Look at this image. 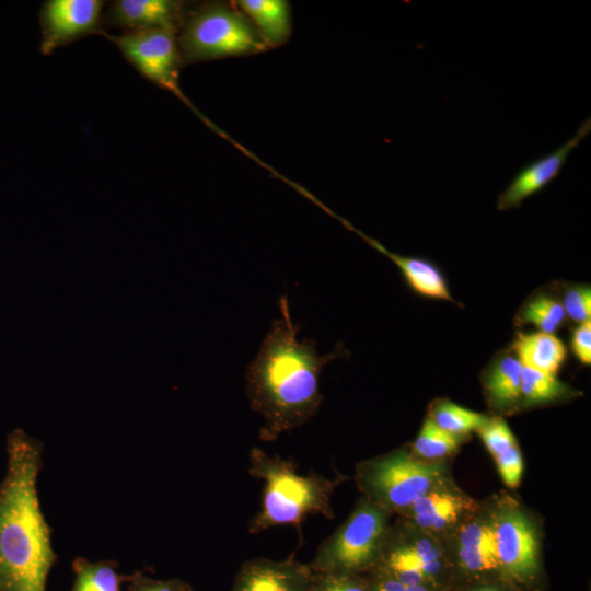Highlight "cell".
<instances>
[{"instance_id": "6da1fadb", "label": "cell", "mask_w": 591, "mask_h": 591, "mask_svg": "<svg viewBox=\"0 0 591 591\" xmlns=\"http://www.w3.org/2000/svg\"><path fill=\"white\" fill-rule=\"evenodd\" d=\"M279 309L280 316L273 321L245 374L247 398L264 419L260 438L267 441L303 426L317 413L323 402L321 373L347 354L336 346L320 355L314 340L299 339L287 296L279 300Z\"/></svg>"}, {"instance_id": "8992f818", "label": "cell", "mask_w": 591, "mask_h": 591, "mask_svg": "<svg viewBox=\"0 0 591 591\" xmlns=\"http://www.w3.org/2000/svg\"><path fill=\"white\" fill-rule=\"evenodd\" d=\"M177 35L183 65L262 53L267 48L234 5L211 2L187 12Z\"/></svg>"}, {"instance_id": "8fae6325", "label": "cell", "mask_w": 591, "mask_h": 591, "mask_svg": "<svg viewBox=\"0 0 591 591\" xmlns=\"http://www.w3.org/2000/svg\"><path fill=\"white\" fill-rule=\"evenodd\" d=\"M479 505L480 500L468 495L449 474L399 517L443 543Z\"/></svg>"}, {"instance_id": "4dcf8cb0", "label": "cell", "mask_w": 591, "mask_h": 591, "mask_svg": "<svg viewBox=\"0 0 591 591\" xmlns=\"http://www.w3.org/2000/svg\"><path fill=\"white\" fill-rule=\"evenodd\" d=\"M452 591H520L517 587L505 579H490L464 584Z\"/></svg>"}, {"instance_id": "9c48e42d", "label": "cell", "mask_w": 591, "mask_h": 591, "mask_svg": "<svg viewBox=\"0 0 591 591\" xmlns=\"http://www.w3.org/2000/svg\"><path fill=\"white\" fill-rule=\"evenodd\" d=\"M106 39L113 43L123 57L135 70L160 89L173 93L188 106L209 128L225 137L210 123L184 94L179 85V69L183 65L177 43V35L171 31L152 30L139 32H121L112 35L103 32Z\"/></svg>"}, {"instance_id": "f1b7e54d", "label": "cell", "mask_w": 591, "mask_h": 591, "mask_svg": "<svg viewBox=\"0 0 591 591\" xmlns=\"http://www.w3.org/2000/svg\"><path fill=\"white\" fill-rule=\"evenodd\" d=\"M571 350L577 360L584 364H591V320L579 323L571 334Z\"/></svg>"}, {"instance_id": "d6986e66", "label": "cell", "mask_w": 591, "mask_h": 591, "mask_svg": "<svg viewBox=\"0 0 591 591\" xmlns=\"http://www.w3.org/2000/svg\"><path fill=\"white\" fill-rule=\"evenodd\" d=\"M239 10L254 25L267 48L283 45L292 26L291 7L286 0H239Z\"/></svg>"}, {"instance_id": "4316f807", "label": "cell", "mask_w": 591, "mask_h": 591, "mask_svg": "<svg viewBox=\"0 0 591 591\" xmlns=\"http://www.w3.org/2000/svg\"><path fill=\"white\" fill-rule=\"evenodd\" d=\"M308 591H372L368 575L313 572Z\"/></svg>"}, {"instance_id": "2e32d148", "label": "cell", "mask_w": 591, "mask_h": 591, "mask_svg": "<svg viewBox=\"0 0 591 591\" xmlns=\"http://www.w3.org/2000/svg\"><path fill=\"white\" fill-rule=\"evenodd\" d=\"M522 364L508 348L496 352L480 373L489 414L505 418L520 412Z\"/></svg>"}, {"instance_id": "5bb4252c", "label": "cell", "mask_w": 591, "mask_h": 591, "mask_svg": "<svg viewBox=\"0 0 591 591\" xmlns=\"http://www.w3.org/2000/svg\"><path fill=\"white\" fill-rule=\"evenodd\" d=\"M187 12L174 0H115L103 14V30L123 32L164 30L177 34Z\"/></svg>"}, {"instance_id": "484cf974", "label": "cell", "mask_w": 591, "mask_h": 591, "mask_svg": "<svg viewBox=\"0 0 591 591\" xmlns=\"http://www.w3.org/2000/svg\"><path fill=\"white\" fill-rule=\"evenodd\" d=\"M485 448L495 459L507 454L518 445V440L502 417L490 415L487 422L476 432Z\"/></svg>"}, {"instance_id": "d4e9b609", "label": "cell", "mask_w": 591, "mask_h": 591, "mask_svg": "<svg viewBox=\"0 0 591 591\" xmlns=\"http://www.w3.org/2000/svg\"><path fill=\"white\" fill-rule=\"evenodd\" d=\"M567 320L582 323L591 320V287L586 283L566 282L554 286Z\"/></svg>"}, {"instance_id": "5b68a950", "label": "cell", "mask_w": 591, "mask_h": 591, "mask_svg": "<svg viewBox=\"0 0 591 591\" xmlns=\"http://www.w3.org/2000/svg\"><path fill=\"white\" fill-rule=\"evenodd\" d=\"M449 474L450 461L425 462L405 444L357 463L354 479L361 496L399 517Z\"/></svg>"}, {"instance_id": "603a6c76", "label": "cell", "mask_w": 591, "mask_h": 591, "mask_svg": "<svg viewBox=\"0 0 591 591\" xmlns=\"http://www.w3.org/2000/svg\"><path fill=\"white\" fill-rule=\"evenodd\" d=\"M470 437L451 434L438 427L426 416L413 443L408 444L412 453L425 462L450 461Z\"/></svg>"}, {"instance_id": "44dd1931", "label": "cell", "mask_w": 591, "mask_h": 591, "mask_svg": "<svg viewBox=\"0 0 591 591\" xmlns=\"http://www.w3.org/2000/svg\"><path fill=\"white\" fill-rule=\"evenodd\" d=\"M567 322L560 299L553 286L531 294L515 313L514 324L532 325L538 332L555 334Z\"/></svg>"}, {"instance_id": "52a82bcc", "label": "cell", "mask_w": 591, "mask_h": 591, "mask_svg": "<svg viewBox=\"0 0 591 591\" xmlns=\"http://www.w3.org/2000/svg\"><path fill=\"white\" fill-rule=\"evenodd\" d=\"M392 515L361 496L308 565L313 572L368 575L379 560Z\"/></svg>"}, {"instance_id": "1f68e13d", "label": "cell", "mask_w": 591, "mask_h": 591, "mask_svg": "<svg viewBox=\"0 0 591 591\" xmlns=\"http://www.w3.org/2000/svg\"><path fill=\"white\" fill-rule=\"evenodd\" d=\"M192 591H194V590H192Z\"/></svg>"}, {"instance_id": "ba28073f", "label": "cell", "mask_w": 591, "mask_h": 591, "mask_svg": "<svg viewBox=\"0 0 591 591\" xmlns=\"http://www.w3.org/2000/svg\"><path fill=\"white\" fill-rule=\"evenodd\" d=\"M372 571L437 591L453 589L444 544L401 517L390 524Z\"/></svg>"}, {"instance_id": "7c38bea8", "label": "cell", "mask_w": 591, "mask_h": 591, "mask_svg": "<svg viewBox=\"0 0 591 591\" xmlns=\"http://www.w3.org/2000/svg\"><path fill=\"white\" fill-rule=\"evenodd\" d=\"M106 2L103 0H47L39 10V49L50 55L90 35H101Z\"/></svg>"}, {"instance_id": "83f0119b", "label": "cell", "mask_w": 591, "mask_h": 591, "mask_svg": "<svg viewBox=\"0 0 591 591\" xmlns=\"http://www.w3.org/2000/svg\"><path fill=\"white\" fill-rule=\"evenodd\" d=\"M127 591H192L190 584L179 578L157 579L148 576L143 570H136L129 575L126 582Z\"/></svg>"}, {"instance_id": "7402d4cb", "label": "cell", "mask_w": 591, "mask_h": 591, "mask_svg": "<svg viewBox=\"0 0 591 591\" xmlns=\"http://www.w3.org/2000/svg\"><path fill=\"white\" fill-rule=\"evenodd\" d=\"M115 560L91 561L85 557H76L71 563V591H120L129 575L118 572Z\"/></svg>"}, {"instance_id": "277c9868", "label": "cell", "mask_w": 591, "mask_h": 591, "mask_svg": "<svg viewBox=\"0 0 591 591\" xmlns=\"http://www.w3.org/2000/svg\"><path fill=\"white\" fill-rule=\"evenodd\" d=\"M544 532L517 496L495 494V545L501 578L520 591H546Z\"/></svg>"}, {"instance_id": "9a60e30c", "label": "cell", "mask_w": 591, "mask_h": 591, "mask_svg": "<svg viewBox=\"0 0 591 591\" xmlns=\"http://www.w3.org/2000/svg\"><path fill=\"white\" fill-rule=\"evenodd\" d=\"M313 571L296 559L253 558L237 570L231 591H308Z\"/></svg>"}, {"instance_id": "ac0fdd59", "label": "cell", "mask_w": 591, "mask_h": 591, "mask_svg": "<svg viewBox=\"0 0 591 591\" xmlns=\"http://www.w3.org/2000/svg\"><path fill=\"white\" fill-rule=\"evenodd\" d=\"M522 367L556 375L567 358V348L555 334L518 333L509 347Z\"/></svg>"}, {"instance_id": "cb8c5ba5", "label": "cell", "mask_w": 591, "mask_h": 591, "mask_svg": "<svg viewBox=\"0 0 591 591\" xmlns=\"http://www.w3.org/2000/svg\"><path fill=\"white\" fill-rule=\"evenodd\" d=\"M427 416L444 431L471 438L487 422L490 414L468 409L449 398H436L429 404Z\"/></svg>"}, {"instance_id": "f546056e", "label": "cell", "mask_w": 591, "mask_h": 591, "mask_svg": "<svg viewBox=\"0 0 591 591\" xmlns=\"http://www.w3.org/2000/svg\"><path fill=\"white\" fill-rule=\"evenodd\" d=\"M372 591H437L418 584L405 583L381 572L368 573Z\"/></svg>"}, {"instance_id": "7a4b0ae2", "label": "cell", "mask_w": 591, "mask_h": 591, "mask_svg": "<svg viewBox=\"0 0 591 591\" xmlns=\"http://www.w3.org/2000/svg\"><path fill=\"white\" fill-rule=\"evenodd\" d=\"M5 445L7 472L0 482V591H46L58 556L37 494L44 447L21 428L8 434Z\"/></svg>"}, {"instance_id": "4fadbf2b", "label": "cell", "mask_w": 591, "mask_h": 591, "mask_svg": "<svg viewBox=\"0 0 591 591\" xmlns=\"http://www.w3.org/2000/svg\"><path fill=\"white\" fill-rule=\"evenodd\" d=\"M591 131V119H586L576 134L556 150L522 166L503 192L498 195L497 210L521 208L522 202L548 186L565 166L570 152Z\"/></svg>"}, {"instance_id": "3957f363", "label": "cell", "mask_w": 591, "mask_h": 591, "mask_svg": "<svg viewBox=\"0 0 591 591\" xmlns=\"http://www.w3.org/2000/svg\"><path fill=\"white\" fill-rule=\"evenodd\" d=\"M248 472L264 483L260 510L248 523L253 534L279 525H298L309 515L334 519L333 494L347 480L340 474L334 478L317 473L302 475L291 462L258 448L250 453Z\"/></svg>"}, {"instance_id": "e0dca14e", "label": "cell", "mask_w": 591, "mask_h": 591, "mask_svg": "<svg viewBox=\"0 0 591 591\" xmlns=\"http://www.w3.org/2000/svg\"><path fill=\"white\" fill-rule=\"evenodd\" d=\"M322 209L341 222L344 227L358 234L367 244L385 255L401 270L409 288L419 296L444 300L457 304L453 299L448 281L441 269L431 260L415 256H405L389 251L379 241L366 235L356 229L350 222L334 213L321 201L316 200Z\"/></svg>"}, {"instance_id": "30bf717a", "label": "cell", "mask_w": 591, "mask_h": 591, "mask_svg": "<svg viewBox=\"0 0 591 591\" xmlns=\"http://www.w3.org/2000/svg\"><path fill=\"white\" fill-rule=\"evenodd\" d=\"M443 544L452 570L453 589L502 579L495 545V495L480 500L478 509Z\"/></svg>"}, {"instance_id": "ffe728a7", "label": "cell", "mask_w": 591, "mask_h": 591, "mask_svg": "<svg viewBox=\"0 0 591 591\" xmlns=\"http://www.w3.org/2000/svg\"><path fill=\"white\" fill-rule=\"evenodd\" d=\"M580 395L556 375L522 367L520 412L567 403Z\"/></svg>"}]
</instances>
